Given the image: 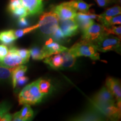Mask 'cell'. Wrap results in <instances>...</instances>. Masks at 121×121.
Returning a JSON list of instances; mask_svg holds the SVG:
<instances>
[{"label":"cell","instance_id":"obj_1","mask_svg":"<svg viewBox=\"0 0 121 121\" xmlns=\"http://www.w3.org/2000/svg\"><path fill=\"white\" fill-rule=\"evenodd\" d=\"M39 80L40 78L22 89L19 95L20 105H24L25 104L34 105L41 102L44 96L39 90Z\"/></svg>","mask_w":121,"mask_h":121},{"label":"cell","instance_id":"obj_2","mask_svg":"<svg viewBox=\"0 0 121 121\" xmlns=\"http://www.w3.org/2000/svg\"><path fill=\"white\" fill-rule=\"evenodd\" d=\"M69 52L73 56L78 57L81 56L87 57L93 60H99V53L95 48V45L90 42L82 40L75 44Z\"/></svg>","mask_w":121,"mask_h":121},{"label":"cell","instance_id":"obj_3","mask_svg":"<svg viewBox=\"0 0 121 121\" xmlns=\"http://www.w3.org/2000/svg\"><path fill=\"white\" fill-rule=\"evenodd\" d=\"M59 21L58 16L52 10L43 13L39 18L38 28L42 34L50 37L59 27Z\"/></svg>","mask_w":121,"mask_h":121},{"label":"cell","instance_id":"obj_4","mask_svg":"<svg viewBox=\"0 0 121 121\" xmlns=\"http://www.w3.org/2000/svg\"><path fill=\"white\" fill-rule=\"evenodd\" d=\"M98 51L107 52L108 51H120L121 38L116 36L104 35L94 44Z\"/></svg>","mask_w":121,"mask_h":121},{"label":"cell","instance_id":"obj_5","mask_svg":"<svg viewBox=\"0 0 121 121\" xmlns=\"http://www.w3.org/2000/svg\"><path fill=\"white\" fill-rule=\"evenodd\" d=\"M90 108L109 104H116L115 98L106 86L103 87L91 100Z\"/></svg>","mask_w":121,"mask_h":121},{"label":"cell","instance_id":"obj_6","mask_svg":"<svg viewBox=\"0 0 121 121\" xmlns=\"http://www.w3.org/2000/svg\"><path fill=\"white\" fill-rule=\"evenodd\" d=\"M104 35H107L105 32V27L102 24L94 22L83 31L81 40L90 42L94 44Z\"/></svg>","mask_w":121,"mask_h":121},{"label":"cell","instance_id":"obj_7","mask_svg":"<svg viewBox=\"0 0 121 121\" xmlns=\"http://www.w3.org/2000/svg\"><path fill=\"white\" fill-rule=\"evenodd\" d=\"M22 64L24 62L18 54L17 48L15 47L10 48L7 55L0 60V65L6 67L14 68Z\"/></svg>","mask_w":121,"mask_h":121},{"label":"cell","instance_id":"obj_8","mask_svg":"<svg viewBox=\"0 0 121 121\" xmlns=\"http://www.w3.org/2000/svg\"><path fill=\"white\" fill-rule=\"evenodd\" d=\"M91 109L99 112L105 118L115 120L121 117V109L117 107V104H106Z\"/></svg>","mask_w":121,"mask_h":121},{"label":"cell","instance_id":"obj_9","mask_svg":"<svg viewBox=\"0 0 121 121\" xmlns=\"http://www.w3.org/2000/svg\"><path fill=\"white\" fill-rule=\"evenodd\" d=\"M98 16V15L91 13L90 11H88L86 13L78 12L76 13L74 19L78 24L79 29L83 32L93 23H94V20L97 19Z\"/></svg>","mask_w":121,"mask_h":121},{"label":"cell","instance_id":"obj_10","mask_svg":"<svg viewBox=\"0 0 121 121\" xmlns=\"http://www.w3.org/2000/svg\"><path fill=\"white\" fill-rule=\"evenodd\" d=\"M52 11L56 13L60 20L74 19L77 13V11L69 5L67 2H63L53 7Z\"/></svg>","mask_w":121,"mask_h":121},{"label":"cell","instance_id":"obj_11","mask_svg":"<svg viewBox=\"0 0 121 121\" xmlns=\"http://www.w3.org/2000/svg\"><path fill=\"white\" fill-rule=\"evenodd\" d=\"M59 27L66 37H72L79 31V28L75 19L60 20Z\"/></svg>","mask_w":121,"mask_h":121},{"label":"cell","instance_id":"obj_12","mask_svg":"<svg viewBox=\"0 0 121 121\" xmlns=\"http://www.w3.org/2000/svg\"><path fill=\"white\" fill-rule=\"evenodd\" d=\"M105 85L114 97L117 106L121 109V86L120 81L117 78L109 77L106 80Z\"/></svg>","mask_w":121,"mask_h":121},{"label":"cell","instance_id":"obj_13","mask_svg":"<svg viewBox=\"0 0 121 121\" xmlns=\"http://www.w3.org/2000/svg\"><path fill=\"white\" fill-rule=\"evenodd\" d=\"M29 15H40L43 11V0H22Z\"/></svg>","mask_w":121,"mask_h":121},{"label":"cell","instance_id":"obj_14","mask_svg":"<svg viewBox=\"0 0 121 121\" xmlns=\"http://www.w3.org/2000/svg\"><path fill=\"white\" fill-rule=\"evenodd\" d=\"M42 48L46 54L47 57L53 54L60 53L63 51L68 49L67 48L63 46L57 42L53 41L51 38L47 41Z\"/></svg>","mask_w":121,"mask_h":121},{"label":"cell","instance_id":"obj_15","mask_svg":"<svg viewBox=\"0 0 121 121\" xmlns=\"http://www.w3.org/2000/svg\"><path fill=\"white\" fill-rule=\"evenodd\" d=\"M105 117L99 112L91 109L76 117L73 118L74 121H102Z\"/></svg>","mask_w":121,"mask_h":121},{"label":"cell","instance_id":"obj_16","mask_svg":"<svg viewBox=\"0 0 121 121\" xmlns=\"http://www.w3.org/2000/svg\"><path fill=\"white\" fill-rule=\"evenodd\" d=\"M44 62L53 69H61L63 63V58L60 53L53 54L45 58Z\"/></svg>","mask_w":121,"mask_h":121},{"label":"cell","instance_id":"obj_17","mask_svg":"<svg viewBox=\"0 0 121 121\" xmlns=\"http://www.w3.org/2000/svg\"><path fill=\"white\" fill-rule=\"evenodd\" d=\"M97 20L98 22H100L102 25H103L106 28H109V27L115 25H121V14L110 17H101L98 15Z\"/></svg>","mask_w":121,"mask_h":121},{"label":"cell","instance_id":"obj_18","mask_svg":"<svg viewBox=\"0 0 121 121\" xmlns=\"http://www.w3.org/2000/svg\"><path fill=\"white\" fill-rule=\"evenodd\" d=\"M67 3L76 11L84 13H87L90 7L93 5V4H87L82 0H71Z\"/></svg>","mask_w":121,"mask_h":121},{"label":"cell","instance_id":"obj_19","mask_svg":"<svg viewBox=\"0 0 121 121\" xmlns=\"http://www.w3.org/2000/svg\"><path fill=\"white\" fill-rule=\"evenodd\" d=\"M63 58L62 69H71L75 65L76 57H74L69 52V49L60 53Z\"/></svg>","mask_w":121,"mask_h":121},{"label":"cell","instance_id":"obj_20","mask_svg":"<svg viewBox=\"0 0 121 121\" xmlns=\"http://www.w3.org/2000/svg\"><path fill=\"white\" fill-rule=\"evenodd\" d=\"M27 71V67L24 65H19L17 67H15L12 73V83H13V88H15L16 86V82L17 80L21 77L25 75Z\"/></svg>","mask_w":121,"mask_h":121},{"label":"cell","instance_id":"obj_21","mask_svg":"<svg viewBox=\"0 0 121 121\" xmlns=\"http://www.w3.org/2000/svg\"><path fill=\"white\" fill-rule=\"evenodd\" d=\"M13 30H4L0 32V43L4 45H9L16 40Z\"/></svg>","mask_w":121,"mask_h":121},{"label":"cell","instance_id":"obj_22","mask_svg":"<svg viewBox=\"0 0 121 121\" xmlns=\"http://www.w3.org/2000/svg\"><path fill=\"white\" fill-rule=\"evenodd\" d=\"M20 117L22 121H30L34 116V112L29 104H25L20 111L19 112Z\"/></svg>","mask_w":121,"mask_h":121},{"label":"cell","instance_id":"obj_23","mask_svg":"<svg viewBox=\"0 0 121 121\" xmlns=\"http://www.w3.org/2000/svg\"><path fill=\"white\" fill-rule=\"evenodd\" d=\"M29 51L30 56L34 60H42L47 57L43 48L38 46L33 47Z\"/></svg>","mask_w":121,"mask_h":121},{"label":"cell","instance_id":"obj_24","mask_svg":"<svg viewBox=\"0 0 121 121\" xmlns=\"http://www.w3.org/2000/svg\"><path fill=\"white\" fill-rule=\"evenodd\" d=\"M14 68H8L0 65V82H4L11 78Z\"/></svg>","mask_w":121,"mask_h":121},{"label":"cell","instance_id":"obj_25","mask_svg":"<svg viewBox=\"0 0 121 121\" xmlns=\"http://www.w3.org/2000/svg\"><path fill=\"white\" fill-rule=\"evenodd\" d=\"M50 37H51V39H52L53 41L57 42V43L60 44L65 43L67 42V37L65 36V35L63 34L62 30H60V27H58V28H57L52 34H51Z\"/></svg>","mask_w":121,"mask_h":121},{"label":"cell","instance_id":"obj_26","mask_svg":"<svg viewBox=\"0 0 121 121\" xmlns=\"http://www.w3.org/2000/svg\"><path fill=\"white\" fill-rule=\"evenodd\" d=\"M38 87L40 93L43 96H44V95H47L51 91V84L49 80H43L42 78H40Z\"/></svg>","mask_w":121,"mask_h":121},{"label":"cell","instance_id":"obj_27","mask_svg":"<svg viewBox=\"0 0 121 121\" xmlns=\"http://www.w3.org/2000/svg\"><path fill=\"white\" fill-rule=\"evenodd\" d=\"M39 27V24L38 23L36 25H33V26L28 27V28H24V29H19L14 30H13V33H14L15 37L16 38V39H17L19 38H21L23 37L24 35L28 34V33H29L31 31H33V30H35L37 29Z\"/></svg>","mask_w":121,"mask_h":121},{"label":"cell","instance_id":"obj_28","mask_svg":"<svg viewBox=\"0 0 121 121\" xmlns=\"http://www.w3.org/2000/svg\"><path fill=\"white\" fill-rule=\"evenodd\" d=\"M121 13V8L119 6H115L114 7L107 9L105 12L102 14L99 15L101 17H110L116 15H120Z\"/></svg>","mask_w":121,"mask_h":121},{"label":"cell","instance_id":"obj_29","mask_svg":"<svg viewBox=\"0 0 121 121\" xmlns=\"http://www.w3.org/2000/svg\"><path fill=\"white\" fill-rule=\"evenodd\" d=\"M105 32L107 35H110V34H112L113 35H116L118 37L121 38V25L117 26L113 25V26L109 27V28L105 27Z\"/></svg>","mask_w":121,"mask_h":121},{"label":"cell","instance_id":"obj_30","mask_svg":"<svg viewBox=\"0 0 121 121\" xmlns=\"http://www.w3.org/2000/svg\"><path fill=\"white\" fill-rule=\"evenodd\" d=\"M11 108V104L7 101H4L0 103V121L4 115L9 112Z\"/></svg>","mask_w":121,"mask_h":121},{"label":"cell","instance_id":"obj_31","mask_svg":"<svg viewBox=\"0 0 121 121\" xmlns=\"http://www.w3.org/2000/svg\"><path fill=\"white\" fill-rule=\"evenodd\" d=\"M17 53L20 57L22 58L24 64L28 62L30 57L29 50L26 49H17Z\"/></svg>","mask_w":121,"mask_h":121},{"label":"cell","instance_id":"obj_32","mask_svg":"<svg viewBox=\"0 0 121 121\" xmlns=\"http://www.w3.org/2000/svg\"><path fill=\"white\" fill-rule=\"evenodd\" d=\"M9 48L4 44H0V60H2L9 52Z\"/></svg>","mask_w":121,"mask_h":121},{"label":"cell","instance_id":"obj_33","mask_svg":"<svg viewBox=\"0 0 121 121\" xmlns=\"http://www.w3.org/2000/svg\"><path fill=\"white\" fill-rule=\"evenodd\" d=\"M29 78L28 77L25 76H23L21 77L20 78H19V79L17 80V82H16V86H22L24 85V84H26V83L28 82Z\"/></svg>","mask_w":121,"mask_h":121},{"label":"cell","instance_id":"obj_34","mask_svg":"<svg viewBox=\"0 0 121 121\" xmlns=\"http://www.w3.org/2000/svg\"><path fill=\"white\" fill-rule=\"evenodd\" d=\"M99 7H105L108 5L110 2V0H95Z\"/></svg>","mask_w":121,"mask_h":121},{"label":"cell","instance_id":"obj_35","mask_svg":"<svg viewBox=\"0 0 121 121\" xmlns=\"http://www.w3.org/2000/svg\"><path fill=\"white\" fill-rule=\"evenodd\" d=\"M18 24L20 26L25 27L28 26L29 22L25 17H20L18 21Z\"/></svg>","mask_w":121,"mask_h":121},{"label":"cell","instance_id":"obj_36","mask_svg":"<svg viewBox=\"0 0 121 121\" xmlns=\"http://www.w3.org/2000/svg\"><path fill=\"white\" fill-rule=\"evenodd\" d=\"M13 119V114H10V113H7L1 119V121H12Z\"/></svg>","mask_w":121,"mask_h":121},{"label":"cell","instance_id":"obj_37","mask_svg":"<svg viewBox=\"0 0 121 121\" xmlns=\"http://www.w3.org/2000/svg\"><path fill=\"white\" fill-rule=\"evenodd\" d=\"M12 121H22V119H21L20 117V115L19 113V112L15 113L14 114H13V119Z\"/></svg>","mask_w":121,"mask_h":121}]
</instances>
